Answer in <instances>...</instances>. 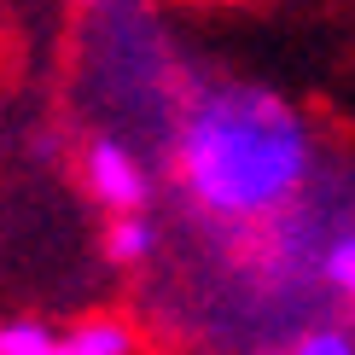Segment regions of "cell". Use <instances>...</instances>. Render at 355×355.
<instances>
[{"instance_id": "obj_4", "label": "cell", "mask_w": 355, "mask_h": 355, "mask_svg": "<svg viewBox=\"0 0 355 355\" xmlns=\"http://www.w3.org/2000/svg\"><path fill=\"white\" fill-rule=\"evenodd\" d=\"M315 286L355 309V210L344 221H332L327 239L315 245Z\"/></svg>"}, {"instance_id": "obj_5", "label": "cell", "mask_w": 355, "mask_h": 355, "mask_svg": "<svg viewBox=\"0 0 355 355\" xmlns=\"http://www.w3.org/2000/svg\"><path fill=\"white\" fill-rule=\"evenodd\" d=\"M157 250H164V227H157L152 210H128L105 221V257L116 268H152Z\"/></svg>"}, {"instance_id": "obj_6", "label": "cell", "mask_w": 355, "mask_h": 355, "mask_svg": "<svg viewBox=\"0 0 355 355\" xmlns=\"http://www.w3.org/2000/svg\"><path fill=\"white\" fill-rule=\"evenodd\" d=\"M279 355H355V320H315V327L291 332Z\"/></svg>"}, {"instance_id": "obj_1", "label": "cell", "mask_w": 355, "mask_h": 355, "mask_svg": "<svg viewBox=\"0 0 355 355\" xmlns=\"http://www.w3.org/2000/svg\"><path fill=\"white\" fill-rule=\"evenodd\" d=\"M315 123L279 87L245 76L192 82L169 116V181L198 221L221 233H262L297 216L315 192Z\"/></svg>"}, {"instance_id": "obj_3", "label": "cell", "mask_w": 355, "mask_h": 355, "mask_svg": "<svg viewBox=\"0 0 355 355\" xmlns=\"http://www.w3.org/2000/svg\"><path fill=\"white\" fill-rule=\"evenodd\" d=\"M135 349H140L135 327L116 315H87L70 327H53L35 315L0 320V355H135Z\"/></svg>"}, {"instance_id": "obj_2", "label": "cell", "mask_w": 355, "mask_h": 355, "mask_svg": "<svg viewBox=\"0 0 355 355\" xmlns=\"http://www.w3.org/2000/svg\"><path fill=\"white\" fill-rule=\"evenodd\" d=\"M76 181H82V192H87L105 216L152 210V198H157V164L146 157L140 140L116 135V128H99V135L82 140V152H76Z\"/></svg>"}]
</instances>
